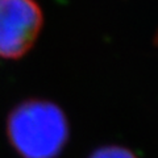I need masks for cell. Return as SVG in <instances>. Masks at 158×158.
I'll list each match as a JSON object with an SVG mask.
<instances>
[{
	"label": "cell",
	"mask_w": 158,
	"mask_h": 158,
	"mask_svg": "<svg viewBox=\"0 0 158 158\" xmlns=\"http://www.w3.org/2000/svg\"><path fill=\"white\" fill-rule=\"evenodd\" d=\"M7 136L23 158H56L67 144L69 121L57 104L29 99L9 113Z\"/></svg>",
	"instance_id": "obj_1"
},
{
	"label": "cell",
	"mask_w": 158,
	"mask_h": 158,
	"mask_svg": "<svg viewBox=\"0 0 158 158\" xmlns=\"http://www.w3.org/2000/svg\"><path fill=\"white\" fill-rule=\"evenodd\" d=\"M42 24L36 0H0V57H24L37 41Z\"/></svg>",
	"instance_id": "obj_2"
},
{
	"label": "cell",
	"mask_w": 158,
	"mask_h": 158,
	"mask_svg": "<svg viewBox=\"0 0 158 158\" xmlns=\"http://www.w3.org/2000/svg\"><path fill=\"white\" fill-rule=\"evenodd\" d=\"M88 158H137L135 153L123 146H103Z\"/></svg>",
	"instance_id": "obj_3"
},
{
	"label": "cell",
	"mask_w": 158,
	"mask_h": 158,
	"mask_svg": "<svg viewBox=\"0 0 158 158\" xmlns=\"http://www.w3.org/2000/svg\"><path fill=\"white\" fill-rule=\"evenodd\" d=\"M157 44H158V34H157Z\"/></svg>",
	"instance_id": "obj_4"
}]
</instances>
